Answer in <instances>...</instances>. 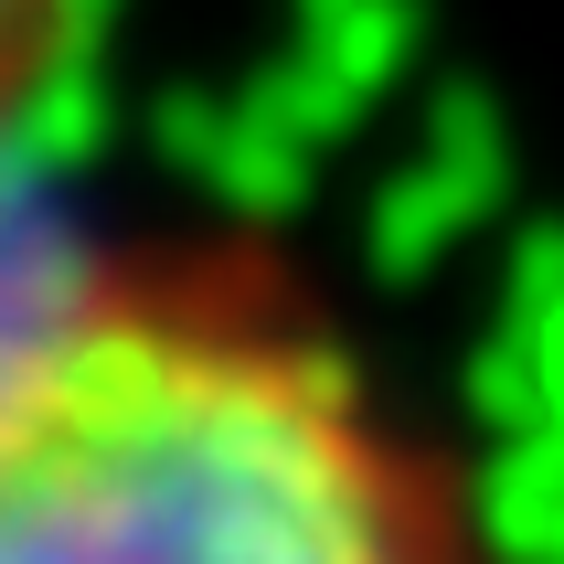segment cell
<instances>
[{
  "label": "cell",
  "mask_w": 564,
  "mask_h": 564,
  "mask_svg": "<svg viewBox=\"0 0 564 564\" xmlns=\"http://www.w3.org/2000/svg\"><path fill=\"white\" fill-rule=\"evenodd\" d=\"M0 564H490L288 288L107 256L0 373Z\"/></svg>",
  "instance_id": "1"
},
{
  "label": "cell",
  "mask_w": 564,
  "mask_h": 564,
  "mask_svg": "<svg viewBox=\"0 0 564 564\" xmlns=\"http://www.w3.org/2000/svg\"><path fill=\"white\" fill-rule=\"evenodd\" d=\"M96 267H107V256L75 235V214L54 203V182L32 171L22 118H0V373L96 288Z\"/></svg>",
  "instance_id": "2"
},
{
  "label": "cell",
  "mask_w": 564,
  "mask_h": 564,
  "mask_svg": "<svg viewBox=\"0 0 564 564\" xmlns=\"http://www.w3.org/2000/svg\"><path fill=\"white\" fill-rule=\"evenodd\" d=\"M54 22H64V0H0V118H22L32 75L54 54Z\"/></svg>",
  "instance_id": "3"
}]
</instances>
